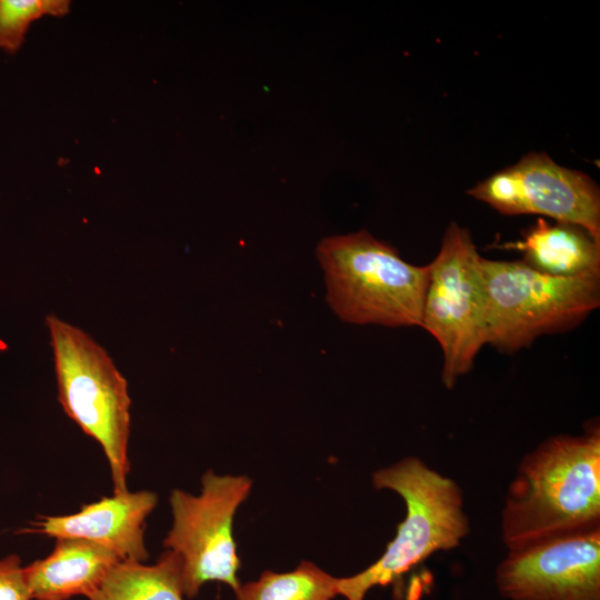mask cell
Instances as JSON below:
<instances>
[{
    "instance_id": "cell-1",
    "label": "cell",
    "mask_w": 600,
    "mask_h": 600,
    "mask_svg": "<svg viewBox=\"0 0 600 600\" xmlns=\"http://www.w3.org/2000/svg\"><path fill=\"white\" fill-rule=\"evenodd\" d=\"M600 528V429L556 434L524 454L501 514L508 551Z\"/></svg>"
},
{
    "instance_id": "cell-2",
    "label": "cell",
    "mask_w": 600,
    "mask_h": 600,
    "mask_svg": "<svg viewBox=\"0 0 600 600\" xmlns=\"http://www.w3.org/2000/svg\"><path fill=\"white\" fill-rule=\"evenodd\" d=\"M376 489H389L406 503V517L382 556L364 570L337 578L338 596L363 600L437 551L457 548L470 532L459 484L417 457H407L372 473Z\"/></svg>"
},
{
    "instance_id": "cell-3",
    "label": "cell",
    "mask_w": 600,
    "mask_h": 600,
    "mask_svg": "<svg viewBox=\"0 0 600 600\" xmlns=\"http://www.w3.org/2000/svg\"><path fill=\"white\" fill-rule=\"evenodd\" d=\"M317 258L324 272L327 302L342 321L421 327L430 263L404 261L366 229L322 239Z\"/></svg>"
},
{
    "instance_id": "cell-4",
    "label": "cell",
    "mask_w": 600,
    "mask_h": 600,
    "mask_svg": "<svg viewBox=\"0 0 600 600\" xmlns=\"http://www.w3.org/2000/svg\"><path fill=\"white\" fill-rule=\"evenodd\" d=\"M487 344L501 352L528 348L544 334L580 324L600 306V272L556 277L522 260L480 257Z\"/></svg>"
},
{
    "instance_id": "cell-5",
    "label": "cell",
    "mask_w": 600,
    "mask_h": 600,
    "mask_svg": "<svg viewBox=\"0 0 600 600\" xmlns=\"http://www.w3.org/2000/svg\"><path fill=\"white\" fill-rule=\"evenodd\" d=\"M53 351L58 400L64 412L101 446L113 493L128 492L130 406L128 383L107 351L81 329L46 318Z\"/></svg>"
},
{
    "instance_id": "cell-6",
    "label": "cell",
    "mask_w": 600,
    "mask_h": 600,
    "mask_svg": "<svg viewBox=\"0 0 600 600\" xmlns=\"http://www.w3.org/2000/svg\"><path fill=\"white\" fill-rule=\"evenodd\" d=\"M480 254L467 228L451 222L432 262L421 328L442 351L441 380L452 389L487 344Z\"/></svg>"
},
{
    "instance_id": "cell-7",
    "label": "cell",
    "mask_w": 600,
    "mask_h": 600,
    "mask_svg": "<svg viewBox=\"0 0 600 600\" xmlns=\"http://www.w3.org/2000/svg\"><path fill=\"white\" fill-rule=\"evenodd\" d=\"M252 481L247 476H219L208 470L199 494L173 489L170 494L172 527L163 547L181 559L183 596H198L209 581L240 588V559L233 538V518L249 497Z\"/></svg>"
},
{
    "instance_id": "cell-8",
    "label": "cell",
    "mask_w": 600,
    "mask_h": 600,
    "mask_svg": "<svg viewBox=\"0 0 600 600\" xmlns=\"http://www.w3.org/2000/svg\"><path fill=\"white\" fill-rule=\"evenodd\" d=\"M468 193L507 216L540 214L579 226L600 242V191L586 173L531 152Z\"/></svg>"
},
{
    "instance_id": "cell-9",
    "label": "cell",
    "mask_w": 600,
    "mask_h": 600,
    "mask_svg": "<svg viewBox=\"0 0 600 600\" xmlns=\"http://www.w3.org/2000/svg\"><path fill=\"white\" fill-rule=\"evenodd\" d=\"M494 580L508 600H600V528L510 550Z\"/></svg>"
},
{
    "instance_id": "cell-10",
    "label": "cell",
    "mask_w": 600,
    "mask_h": 600,
    "mask_svg": "<svg viewBox=\"0 0 600 600\" xmlns=\"http://www.w3.org/2000/svg\"><path fill=\"white\" fill-rule=\"evenodd\" d=\"M157 502L152 491L113 493L73 514L40 516L24 531L56 539H86L112 550L121 561L144 563L149 558L143 539L146 519Z\"/></svg>"
},
{
    "instance_id": "cell-11",
    "label": "cell",
    "mask_w": 600,
    "mask_h": 600,
    "mask_svg": "<svg viewBox=\"0 0 600 600\" xmlns=\"http://www.w3.org/2000/svg\"><path fill=\"white\" fill-rule=\"evenodd\" d=\"M120 561L116 552L99 543L57 538L52 552L26 566L24 572L34 600L88 598Z\"/></svg>"
},
{
    "instance_id": "cell-12",
    "label": "cell",
    "mask_w": 600,
    "mask_h": 600,
    "mask_svg": "<svg viewBox=\"0 0 600 600\" xmlns=\"http://www.w3.org/2000/svg\"><path fill=\"white\" fill-rule=\"evenodd\" d=\"M532 269L556 277L600 272V242L583 228L540 218L513 244Z\"/></svg>"
},
{
    "instance_id": "cell-13",
    "label": "cell",
    "mask_w": 600,
    "mask_h": 600,
    "mask_svg": "<svg viewBox=\"0 0 600 600\" xmlns=\"http://www.w3.org/2000/svg\"><path fill=\"white\" fill-rule=\"evenodd\" d=\"M181 559L163 551L153 564L120 561L106 576L89 600H183Z\"/></svg>"
},
{
    "instance_id": "cell-14",
    "label": "cell",
    "mask_w": 600,
    "mask_h": 600,
    "mask_svg": "<svg viewBox=\"0 0 600 600\" xmlns=\"http://www.w3.org/2000/svg\"><path fill=\"white\" fill-rule=\"evenodd\" d=\"M234 593L237 600H332L338 596L337 577L302 560L289 572L263 571Z\"/></svg>"
},
{
    "instance_id": "cell-15",
    "label": "cell",
    "mask_w": 600,
    "mask_h": 600,
    "mask_svg": "<svg viewBox=\"0 0 600 600\" xmlns=\"http://www.w3.org/2000/svg\"><path fill=\"white\" fill-rule=\"evenodd\" d=\"M69 10L68 0H0V50L16 53L34 20L46 14L61 17Z\"/></svg>"
},
{
    "instance_id": "cell-16",
    "label": "cell",
    "mask_w": 600,
    "mask_h": 600,
    "mask_svg": "<svg viewBox=\"0 0 600 600\" xmlns=\"http://www.w3.org/2000/svg\"><path fill=\"white\" fill-rule=\"evenodd\" d=\"M0 600H32L24 567L18 554L0 558Z\"/></svg>"
}]
</instances>
